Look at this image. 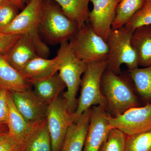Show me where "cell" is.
<instances>
[{
	"instance_id": "cell-32",
	"label": "cell",
	"mask_w": 151,
	"mask_h": 151,
	"mask_svg": "<svg viewBox=\"0 0 151 151\" xmlns=\"http://www.w3.org/2000/svg\"><path fill=\"white\" fill-rule=\"evenodd\" d=\"M12 2H14L17 4L15 0H0V6L4 5L6 4Z\"/></svg>"
},
{
	"instance_id": "cell-27",
	"label": "cell",
	"mask_w": 151,
	"mask_h": 151,
	"mask_svg": "<svg viewBox=\"0 0 151 151\" xmlns=\"http://www.w3.org/2000/svg\"><path fill=\"white\" fill-rule=\"evenodd\" d=\"M147 25L151 26V0H147L125 26L134 30L139 27Z\"/></svg>"
},
{
	"instance_id": "cell-16",
	"label": "cell",
	"mask_w": 151,
	"mask_h": 151,
	"mask_svg": "<svg viewBox=\"0 0 151 151\" xmlns=\"http://www.w3.org/2000/svg\"><path fill=\"white\" fill-rule=\"evenodd\" d=\"M32 84L0 54V87L10 92L30 90Z\"/></svg>"
},
{
	"instance_id": "cell-26",
	"label": "cell",
	"mask_w": 151,
	"mask_h": 151,
	"mask_svg": "<svg viewBox=\"0 0 151 151\" xmlns=\"http://www.w3.org/2000/svg\"><path fill=\"white\" fill-rule=\"evenodd\" d=\"M24 151H52L51 138L47 122L34 137Z\"/></svg>"
},
{
	"instance_id": "cell-28",
	"label": "cell",
	"mask_w": 151,
	"mask_h": 151,
	"mask_svg": "<svg viewBox=\"0 0 151 151\" xmlns=\"http://www.w3.org/2000/svg\"><path fill=\"white\" fill-rule=\"evenodd\" d=\"M20 9L14 2L0 6V30L7 26L15 18Z\"/></svg>"
},
{
	"instance_id": "cell-6",
	"label": "cell",
	"mask_w": 151,
	"mask_h": 151,
	"mask_svg": "<svg viewBox=\"0 0 151 151\" xmlns=\"http://www.w3.org/2000/svg\"><path fill=\"white\" fill-rule=\"evenodd\" d=\"M106 68L107 61L87 64L81 77L80 96L74 113L75 122L84 111L92 106L100 105L106 108V100L101 92L100 82Z\"/></svg>"
},
{
	"instance_id": "cell-10",
	"label": "cell",
	"mask_w": 151,
	"mask_h": 151,
	"mask_svg": "<svg viewBox=\"0 0 151 151\" xmlns=\"http://www.w3.org/2000/svg\"><path fill=\"white\" fill-rule=\"evenodd\" d=\"M109 115L100 105L91 108L90 121L82 151H98L108 133Z\"/></svg>"
},
{
	"instance_id": "cell-15",
	"label": "cell",
	"mask_w": 151,
	"mask_h": 151,
	"mask_svg": "<svg viewBox=\"0 0 151 151\" xmlns=\"http://www.w3.org/2000/svg\"><path fill=\"white\" fill-rule=\"evenodd\" d=\"M37 56L29 37L22 34L4 57L10 65L21 72L31 60Z\"/></svg>"
},
{
	"instance_id": "cell-4",
	"label": "cell",
	"mask_w": 151,
	"mask_h": 151,
	"mask_svg": "<svg viewBox=\"0 0 151 151\" xmlns=\"http://www.w3.org/2000/svg\"><path fill=\"white\" fill-rule=\"evenodd\" d=\"M60 44L57 55L59 59L58 74L67 88L63 97L69 111L74 113L78 104L76 95L87 64L76 56L68 41Z\"/></svg>"
},
{
	"instance_id": "cell-25",
	"label": "cell",
	"mask_w": 151,
	"mask_h": 151,
	"mask_svg": "<svg viewBox=\"0 0 151 151\" xmlns=\"http://www.w3.org/2000/svg\"><path fill=\"white\" fill-rule=\"evenodd\" d=\"M125 151H151V130L127 136Z\"/></svg>"
},
{
	"instance_id": "cell-11",
	"label": "cell",
	"mask_w": 151,
	"mask_h": 151,
	"mask_svg": "<svg viewBox=\"0 0 151 151\" xmlns=\"http://www.w3.org/2000/svg\"><path fill=\"white\" fill-rule=\"evenodd\" d=\"M119 0H90L93 9L88 22L94 32L107 41Z\"/></svg>"
},
{
	"instance_id": "cell-14",
	"label": "cell",
	"mask_w": 151,
	"mask_h": 151,
	"mask_svg": "<svg viewBox=\"0 0 151 151\" xmlns=\"http://www.w3.org/2000/svg\"><path fill=\"white\" fill-rule=\"evenodd\" d=\"M59 67V59L58 55L50 59L37 56L31 60L20 73L32 85L35 81L56 74Z\"/></svg>"
},
{
	"instance_id": "cell-5",
	"label": "cell",
	"mask_w": 151,
	"mask_h": 151,
	"mask_svg": "<svg viewBox=\"0 0 151 151\" xmlns=\"http://www.w3.org/2000/svg\"><path fill=\"white\" fill-rule=\"evenodd\" d=\"M134 30L123 27L117 29H111L107 42L109 48L107 68L115 74L121 73V66L125 64L128 70L139 68V58L137 52L131 43Z\"/></svg>"
},
{
	"instance_id": "cell-23",
	"label": "cell",
	"mask_w": 151,
	"mask_h": 151,
	"mask_svg": "<svg viewBox=\"0 0 151 151\" xmlns=\"http://www.w3.org/2000/svg\"><path fill=\"white\" fill-rule=\"evenodd\" d=\"M7 96L8 114L6 125L9 135L12 137L20 136L28 129L32 123L27 122L18 111L14 103L11 92L8 91Z\"/></svg>"
},
{
	"instance_id": "cell-12",
	"label": "cell",
	"mask_w": 151,
	"mask_h": 151,
	"mask_svg": "<svg viewBox=\"0 0 151 151\" xmlns=\"http://www.w3.org/2000/svg\"><path fill=\"white\" fill-rule=\"evenodd\" d=\"M11 92L15 105L28 123L46 119L48 105L44 104L33 90Z\"/></svg>"
},
{
	"instance_id": "cell-35",
	"label": "cell",
	"mask_w": 151,
	"mask_h": 151,
	"mask_svg": "<svg viewBox=\"0 0 151 151\" xmlns=\"http://www.w3.org/2000/svg\"></svg>"
},
{
	"instance_id": "cell-30",
	"label": "cell",
	"mask_w": 151,
	"mask_h": 151,
	"mask_svg": "<svg viewBox=\"0 0 151 151\" xmlns=\"http://www.w3.org/2000/svg\"><path fill=\"white\" fill-rule=\"evenodd\" d=\"M8 91L7 89L0 87V124H6L8 114Z\"/></svg>"
},
{
	"instance_id": "cell-7",
	"label": "cell",
	"mask_w": 151,
	"mask_h": 151,
	"mask_svg": "<svg viewBox=\"0 0 151 151\" xmlns=\"http://www.w3.org/2000/svg\"><path fill=\"white\" fill-rule=\"evenodd\" d=\"M68 42L76 56L87 64L108 59V42L94 32L89 22L78 29Z\"/></svg>"
},
{
	"instance_id": "cell-29",
	"label": "cell",
	"mask_w": 151,
	"mask_h": 151,
	"mask_svg": "<svg viewBox=\"0 0 151 151\" xmlns=\"http://www.w3.org/2000/svg\"><path fill=\"white\" fill-rule=\"evenodd\" d=\"M21 35L0 32V54L5 55Z\"/></svg>"
},
{
	"instance_id": "cell-17",
	"label": "cell",
	"mask_w": 151,
	"mask_h": 151,
	"mask_svg": "<svg viewBox=\"0 0 151 151\" xmlns=\"http://www.w3.org/2000/svg\"><path fill=\"white\" fill-rule=\"evenodd\" d=\"M33 90L44 104L48 105L60 96L66 86L59 74L38 80L32 83Z\"/></svg>"
},
{
	"instance_id": "cell-13",
	"label": "cell",
	"mask_w": 151,
	"mask_h": 151,
	"mask_svg": "<svg viewBox=\"0 0 151 151\" xmlns=\"http://www.w3.org/2000/svg\"><path fill=\"white\" fill-rule=\"evenodd\" d=\"M91 108L82 113L69 127L60 151H82L89 127Z\"/></svg>"
},
{
	"instance_id": "cell-33",
	"label": "cell",
	"mask_w": 151,
	"mask_h": 151,
	"mask_svg": "<svg viewBox=\"0 0 151 151\" xmlns=\"http://www.w3.org/2000/svg\"><path fill=\"white\" fill-rule=\"evenodd\" d=\"M15 1L16 3L20 9L22 10L24 8V5L22 3L21 0H15Z\"/></svg>"
},
{
	"instance_id": "cell-22",
	"label": "cell",
	"mask_w": 151,
	"mask_h": 151,
	"mask_svg": "<svg viewBox=\"0 0 151 151\" xmlns=\"http://www.w3.org/2000/svg\"><path fill=\"white\" fill-rule=\"evenodd\" d=\"M147 0H119L111 29L124 26L145 4Z\"/></svg>"
},
{
	"instance_id": "cell-8",
	"label": "cell",
	"mask_w": 151,
	"mask_h": 151,
	"mask_svg": "<svg viewBox=\"0 0 151 151\" xmlns=\"http://www.w3.org/2000/svg\"><path fill=\"white\" fill-rule=\"evenodd\" d=\"M46 120L52 151H60L68 130L75 122L64 97L59 96L48 105Z\"/></svg>"
},
{
	"instance_id": "cell-18",
	"label": "cell",
	"mask_w": 151,
	"mask_h": 151,
	"mask_svg": "<svg viewBox=\"0 0 151 151\" xmlns=\"http://www.w3.org/2000/svg\"><path fill=\"white\" fill-rule=\"evenodd\" d=\"M131 43L138 55L139 65L146 67L151 65V26H142L135 29Z\"/></svg>"
},
{
	"instance_id": "cell-2",
	"label": "cell",
	"mask_w": 151,
	"mask_h": 151,
	"mask_svg": "<svg viewBox=\"0 0 151 151\" xmlns=\"http://www.w3.org/2000/svg\"><path fill=\"white\" fill-rule=\"evenodd\" d=\"M78 29L77 24L54 0H43L39 31L45 43L55 45L68 41Z\"/></svg>"
},
{
	"instance_id": "cell-24",
	"label": "cell",
	"mask_w": 151,
	"mask_h": 151,
	"mask_svg": "<svg viewBox=\"0 0 151 151\" xmlns=\"http://www.w3.org/2000/svg\"><path fill=\"white\" fill-rule=\"evenodd\" d=\"M127 137L120 130L111 129L98 151H125Z\"/></svg>"
},
{
	"instance_id": "cell-34",
	"label": "cell",
	"mask_w": 151,
	"mask_h": 151,
	"mask_svg": "<svg viewBox=\"0 0 151 151\" xmlns=\"http://www.w3.org/2000/svg\"><path fill=\"white\" fill-rule=\"evenodd\" d=\"M32 1H33V0H21L22 3L24 5H25V4L27 5L29 4V3Z\"/></svg>"
},
{
	"instance_id": "cell-21",
	"label": "cell",
	"mask_w": 151,
	"mask_h": 151,
	"mask_svg": "<svg viewBox=\"0 0 151 151\" xmlns=\"http://www.w3.org/2000/svg\"><path fill=\"white\" fill-rule=\"evenodd\" d=\"M128 71L141 100L145 104H151V65Z\"/></svg>"
},
{
	"instance_id": "cell-19",
	"label": "cell",
	"mask_w": 151,
	"mask_h": 151,
	"mask_svg": "<svg viewBox=\"0 0 151 151\" xmlns=\"http://www.w3.org/2000/svg\"><path fill=\"white\" fill-rule=\"evenodd\" d=\"M46 122V118L39 122L32 123L28 129L20 136L12 137L9 135L0 142V151H24Z\"/></svg>"
},
{
	"instance_id": "cell-3",
	"label": "cell",
	"mask_w": 151,
	"mask_h": 151,
	"mask_svg": "<svg viewBox=\"0 0 151 151\" xmlns=\"http://www.w3.org/2000/svg\"><path fill=\"white\" fill-rule=\"evenodd\" d=\"M43 0H33L0 32L13 34L27 35L35 47L38 56L47 58L50 50L40 34V22Z\"/></svg>"
},
{
	"instance_id": "cell-9",
	"label": "cell",
	"mask_w": 151,
	"mask_h": 151,
	"mask_svg": "<svg viewBox=\"0 0 151 151\" xmlns=\"http://www.w3.org/2000/svg\"><path fill=\"white\" fill-rule=\"evenodd\" d=\"M111 129L120 130L127 136L151 130V104L131 108L121 115L109 117Z\"/></svg>"
},
{
	"instance_id": "cell-1",
	"label": "cell",
	"mask_w": 151,
	"mask_h": 151,
	"mask_svg": "<svg viewBox=\"0 0 151 151\" xmlns=\"http://www.w3.org/2000/svg\"><path fill=\"white\" fill-rule=\"evenodd\" d=\"M100 87L106 100L105 110L113 117L140 105L128 71L117 75L106 68L101 78Z\"/></svg>"
},
{
	"instance_id": "cell-31",
	"label": "cell",
	"mask_w": 151,
	"mask_h": 151,
	"mask_svg": "<svg viewBox=\"0 0 151 151\" xmlns=\"http://www.w3.org/2000/svg\"><path fill=\"white\" fill-rule=\"evenodd\" d=\"M9 136V129L6 124H0V142Z\"/></svg>"
},
{
	"instance_id": "cell-20",
	"label": "cell",
	"mask_w": 151,
	"mask_h": 151,
	"mask_svg": "<svg viewBox=\"0 0 151 151\" xmlns=\"http://www.w3.org/2000/svg\"><path fill=\"white\" fill-rule=\"evenodd\" d=\"M64 13L78 26L82 27L89 20L90 0H54Z\"/></svg>"
}]
</instances>
